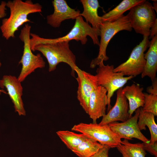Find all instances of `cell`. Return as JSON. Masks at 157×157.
I'll use <instances>...</instances> for the list:
<instances>
[{"label": "cell", "mask_w": 157, "mask_h": 157, "mask_svg": "<svg viewBox=\"0 0 157 157\" xmlns=\"http://www.w3.org/2000/svg\"><path fill=\"white\" fill-rule=\"evenodd\" d=\"M6 6L10 9V15L2 20L0 27L2 36L7 40L15 38V33L24 24L32 22L28 18L31 13H41L42 6L39 3H33L31 0H10Z\"/></svg>", "instance_id": "cell-1"}, {"label": "cell", "mask_w": 157, "mask_h": 157, "mask_svg": "<svg viewBox=\"0 0 157 157\" xmlns=\"http://www.w3.org/2000/svg\"><path fill=\"white\" fill-rule=\"evenodd\" d=\"M69 41L39 43L30 47L32 51H38L46 58L48 62L49 71L55 70L61 63L68 65L71 69V74L75 77V73L78 67L76 58L70 48Z\"/></svg>", "instance_id": "cell-2"}, {"label": "cell", "mask_w": 157, "mask_h": 157, "mask_svg": "<svg viewBox=\"0 0 157 157\" xmlns=\"http://www.w3.org/2000/svg\"><path fill=\"white\" fill-rule=\"evenodd\" d=\"M75 24L70 31L66 35L56 38H44L35 34L33 37V42L35 44L74 40L80 41L82 44H86L87 36L92 39L94 44L99 46V36H100L99 30L93 28L88 23L85 21L81 16L75 19Z\"/></svg>", "instance_id": "cell-3"}, {"label": "cell", "mask_w": 157, "mask_h": 157, "mask_svg": "<svg viewBox=\"0 0 157 157\" xmlns=\"http://www.w3.org/2000/svg\"><path fill=\"white\" fill-rule=\"evenodd\" d=\"M132 29L127 15L113 22H102L99 29L101 40L99 53L97 57L91 61L90 67L94 68L101 62L108 60L106 54V49L110 41L116 34L122 30L131 31Z\"/></svg>", "instance_id": "cell-4"}, {"label": "cell", "mask_w": 157, "mask_h": 157, "mask_svg": "<svg viewBox=\"0 0 157 157\" xmlns=\"http://www.w3.org/2000/svg\"><path fill=\"white\" fill-rule=\"evenodd\" d=\"M31 28V26L26 24L21 30L19 35V39L24 43L23 54L19 62V64L22 65V68L17 78L21 82L36 69L45 67V62L40 54L35 55L31 50L30 45Z\"/></svg>", "instance_id": "cell-5"}, {"label": "cell", "mask_w": 157, "mask_h": 157, "mask_svg": "<svg viewBox=\"0 0 157 157\" xmlns=\"http://www.w3.org/2000/svg\"><path fill=\"white\" fill-rule=\"evenodd\" d=\"M104 61L98 65L95 75L98 85L104 88L107 91L108 99V110L111 108L110 99L114 92L123 87L129 80L133 78L132 76H124L121 72H115L113 65H105Z\"/></svg>", "instance_id": "cell-6"}, {"label": "cell", "mask_w": 157, "mask_h": 157, "mask_svg": "<svg viewBox=\"0 0 157 157\" xmlns=\"http://www.w3.org/2000/svg\"><path fill=\"white\" fill-rule=\"evenodd\" d=\"M131 27L135 32L149 36L150 30L157 20L152 4L145 1L132 7L127 15Z\"/></svg>", "instance_id": "cell-7"}, {"label": "cell", "mask_w": 157, "mask_h": 157, "mask_svg": "<svg viewBox=\"0 0 157 157\" xmlns=\"http://www.w3.org/2000/svg\"><path fill=\"white\" fill-rule=\"evenodd\" d=\"M72 130L83 134L110 148L117 147L122 142L121 139L111 129L108 124L81 123L74 125Z\"/></svg>", "instance_id": "cell-8"}, {"label": "cell", "mask_w": 157, "mask_h": 157, "mask_svg": "<svg viewBox=\"0 0 157 157\" xmlns=\"http://www.w3.org/2000/svg\"><path fill=\"white\" fill-rule=\"evenodd\" d=\"M149 36H143V40L132 50L128 59L113 69L115 72H121L127 76L134 77L141 74L146 63L144 52L148 47Z\"/></svg>", "instance_id": "cell-9"}, {"label": "cell", "mask_w": 157, "mask_h": 157, "mask_svg": "<svg viewBox=\"0 0 157 157\" xmlns=\"http://www.w3.org/2000/svg\"><path fill=\"white\" fill-rule=\"evenodd\" d=\"M140 108L135 111V113L127 121L121 123L116 122L108 124L111 129L121 139L131 140L137 139L144 143H149L150 140L142 133L138 124Z\"/></svg>", "instance_id": "cell-10"}, {"label": "cell", "mask_w": 157, "mask_h": 157, "mask_svg": "<svg viewBox=\"0 0 157 157\" xmlns=\"http://www.w3.org/2000/svg\"><path fill=\"white\" fill-rule=\"evenodd\" d=\"M78 83L77 98L81 106L88 114L89 99L93 91L98 86L95 75H93L78 67L76 70Z\"/></svg>", "instance_id": "cell-11"}, {"label": "cell", "mask_w": 157, "mask_h": 157, "mask_svg": "<svg viewBox=\"0 0 157 157\" xmlns=\"http://www.w3.org/2000/svg\"><path fill=\"white\" fill-rule=\"evenodd\" d=\"M21 83L15 76L4 75L0 80V87L5 88L14 105L15 111L19 115H25L26 111L22 97L23 88Z\"/></svg>", "instance_id": "cell-12"}, {"label": "cell", "mask_w": 157, "mask_h": 157, "mask_svg": "<svg viewBox=\"0 0 157 157\" xmlns=\"http://www.w3.org/2000/svg\"><path fill=\"white\" fill-rule=\"evenodd\" d=\"M54 8L53 14L47 16V23L54 28L59 27L63 21L76 19L80 16V11L70 7L64 0H54L52 1Z\"/></svg>", "instance_id": "cell-13"}, {"label": "cell", "mask_w": 157, "mask_h": 157, "mask_svg": "<svg viewBox=\"0 0 157 157\" xmlns=\"http://www.w3.org/2000/svg\"><path fill=\"white\" fill-rule=\"evenodd\" d=\"M122 88L117 90V98L114 106L110 108L107 114L102 117L99 124H108L117 121L123 122L130 118L128 113L129 104L123 93Z\"/></svg>", "instance_id": "cell-14"}, {"label": "cell", "mask_w": 157, "mask_h": 157, "mask_svg": "<svg viewBox=\"0 0 157 157\" xmlns=\"http://www.w3.org/2000/svg\"><path fill=\"white\" fill-rule=\"evenodd\" d=\"M108 104L107 91L104 88L99 85L92 92L89 102L88 114L93 123H96L98 119L106 114Z\"/></svg>", "instance_id": "cell-15"}, {"label": "cell", "mask_w": 157, "mask_h": 157, "mask_svg": "<svg viewBox=\"0 0 157 157\" xmlns=\"http://www.w3.org/2000/svg\"><path fill=\"white\" fill-rule=\"evenodd\" d=\"M143 90V88L135 83L122 88L123 93L129 101L128 113L130 117L137 109L144 106V95Z\"/></svg>", "instance_id": "cell-16"}, {"label": "cell", "mask_w": 157, "mask_h": 157, "mask_svg": "<svg viewBox=\"0 0 157 157\" xmlns=\"http://www.w3.org/2000/svg\"><path fill=\"white\" fill-rule=\"evenodd\" d=\"M149 49L144 54L146 63L144 69L141 74L143 78L145 76L149 77L151 81L156 78L157 71V35H156L150 41Z\"/></svg>", "instance_id": "cell-17"}, {"label": "cell", "mask_w": 157, "mask_h": 157, "mask_svg": "<svg viewBox=\"0 0 157 157\" xmlns=\"http://www.w3.org/2000/svg\"><path fill=\"white\" fill-rule=\"evenodd\" d=\"M83 11L80 15L83 17L85 22L90 24L94 29L99 30L102 23L101 17L99 16L98 9L100 6L97 0H81Z\"/></svg>", "instance_id": "cell-18"}, {"label": "cell", "mask_w": 157, "mask_h": 157, "mask_svg": "<svg viewBox=\"0 0 157 157\" xmlns=\"http://www.w3.org/2000/svg\"><path fill=\"white\" fill-rule=\"evenodd\" d=\"M145 0H123L115 8L101 16L102 22H112L116 20L124 15L126 11Z\"/></svg>", "instance_id": "cell-19"}, {"label": "cell", "mask_w": 157, "mask_h": 157, "mask_svg": "<svg viewBox=\"0 0 157 157\" xmlns=\"http://www.w3.org/2000/svg\"><path fill=\"white\" fill-rule=\"evenodd\" d=\"M140 109L138 124L140 130H146L147 126L150 133V142H157V125L155 121V116L151 113L144 111L142 107Z\"/></svg>", "instance_id": "cell-20"}, {"label": "cell", "mask_w": 157, "mask_h": 157, "mask_svg": "<svg viewBox=\"0 0 157 157\" xmlns=\"http://www.w3.org/2000/svg\"><path fill=\"white\" fill-rule=\"evenodd\" d=\"M117 148L123 157H145L146 154L143 142L132 144L124 139Z\"/></svg>", "instance_id": "cell-21"}, {"label": "cell", "mask_w": 157, "mask_h": 157, "mask_svg": "<svg viewBox=\"0 0 157 157\" xmlns=\"http://www.w3.org/2000/svg\"><path fill=\"white\" fill-rule=\"evenodd\" d=\"M104 146L87 137L72 152L79 157H91Z\"/></svg>", "instance_id": "cell-22"}, {"label": "cell", "mask_w": 157, "mask_h": 157, "mask_svg": "<svg viewBox=\"0 0 157 157\" xmlns=\"http://www.w3.org/2000/svg\"><path fill=\"white\" fill-rule=\"evenodd\" d=\"M56 133L67 148L72 151L87 138L83 134L67 130L59 131Z\"/></svg>", "instance_id": "cell-23"}, {"label": "cell", "mask_w": 157, "mask_h": 157, "mask_svg": "<svg viewBox=\"0 0 157 157\" xmlns=\"http://www.w3.org/2000/svg\"><path fill=\"white\" fill-rule=\"evenodd\" d=\"M144 102L142 107L144 111L157 116V95L144 93Z\"/></svg>", "instance_id": "cell-24"}, {"label": "cell", "mask_w": 157, "mask_h": 157, "mask_svg": "<svg viewBox=\"0 0 157 157\" xmlns=\"http://www.w3.org/2000/svg\"><path fill=\"white\" fill-rule=\"evenodd\" d=\"M144 143V148L145 151L149 152L155 157H157V142L151 143L150 142L149 143Z\"/></svg>", "instance_id": "cell-25"}, {"label": "cell", "mask_w": 157, "mask_h": 157, "mask_svg": "<svg viewBox=\"0 0 157 157\" xmlns=\"http://www.w3.org/2000/svg\"><path fill=\"white\" fill-rule=\"evenodd\" d=\"M110 148V147L104 145L97 152L91 157H108V151Z\"/></svg>", "instance_id": "cell-26"}, {"label": "cell", "mask_w": 157, "mask_h": 157, "mask_svg": "<svg viewBox=\"0 0 157 157\" xmlns=\"http://www.w3.org/2000/svg\"><path fill=\"white\" fill-rule=\"evenodd\" d=\"M147 91L149 94L157 95V78L152 82V85L147 87Z\"/></svg>", "instance_id": "cell-27"}, {"label": "cell", "mask_w": 157, "mask_h": 157, "mask_svg": "<svg viewBox=\"0 0 157 157\" xmlns=\"http://www.w3.org/2000/svg\"><path fill=\"white\" fill-rule=\"evenodd\" d=\"M6 2L2 1L0 3V19L4 18L7 15Z\"/></svg>", "instance_id": "cell-28"}, {"label": "cell", "mask_w": 157, "mask_h": 157, "mask_svg": "<svg viewBox=\"0 0 157 157\" xmlns=\"http://www.w3.org/2000/svg\"><path fill=\"white\" fill-rule=\"evenodd\" d=\"M156 35H157V20L156 21L154 25L150 29V35L149 36V38L152 39Z\"/></svg>", "instance_id": "cell-29"}, {"label": "cell", "mask_w": 157, "mask_h": 157, "mask_svg": "<svg viewBox=\"0 0 157 157\" xmlns=\"http://www.w3.org/2000/svg\"><path fill=\"white\" fill-rule=\"evenodd\" d=\"M154 2L153 3V5H152V6L154 10L156 11L157 12V1L154 0Z\"/></svg>", "instance_id": "cell-30"}, {"label": "cell", "mask_w": 157, "mask_h": 157, "mask_svg": "<svg viewBox=\"0 0 157 157\" xmlns=\"http://www.w3.org/2000/svg\"><path fill=\"white\" fill-rule=\"evenodd\" d=\"M1 62L0 60V67L1 66ZM1 92H3L5 94H7V93L4 90H0V94H1Z\"/></svg>", "instance_id": "cell-31"}, {"label": "cell", "mask_w": 157, "mask_h": 157, "mask_svg": "<svg viewBox=\"0 0 157 157\" xmlns=\"http://www.w3.org/2000/svg\"><path fill=\"white\" fill-rule=\"evenodd\" d=\"M0 51H1V49H0Z\"/></svg>", "instance_id": "cell-32"}, {"label": "cell", "mask_w": 157, "mask_h": 157, "mask_svg": "<svg viewBox=\"0 0 157 157\" xmlns=\"http://www.w3.org/2000/svg\"></svg>", "instance_id": "cell-33"}]
</instances>
